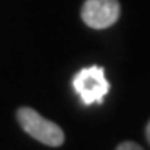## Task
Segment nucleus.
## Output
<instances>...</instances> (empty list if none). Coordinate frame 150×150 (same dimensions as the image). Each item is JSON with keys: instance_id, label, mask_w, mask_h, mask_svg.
<instances>
[{"instance_id": "obj_3", "label": "nucleus", "mask_w": 150, "mask_h": 150, "mask_svg": "<svg viewBox=\"0 0 150 150\" xmlns=\"http://www.w3.org/2000/svg\"><path fill=\"white\" fill-rule=\"evenodd\" d=\"M117 0H87L81 6V20L92 29H107L120 18Z\"/></svg>"}, {"instance_id": "obj_4", "label": "nucleus", "mask_w": 150, "mask_h": 150, "mask_svg": "<svg viewBox=\"0 0 150 150\" xmlns=\"http://www.w3.org/2000/svg\"><path fill=\"white\" fill-rule=\"evenodd\" d=\"M117 150H141V145H137L134 141H123L116 146Z\"/></svg>"}, {"instance_id": "obj_1", "label": "nucleus", "mask_w": 150, "mask_h": 150, "mask_svg": "<svg viewBox=\"0 0 150 150\" xmlns=\"http://www.w3.org/2000/svg\"><path fill=\"white\" fill-rule=\"evenodd\" d=\"M16 117L20 127L40 143L47 146H62L65 141V134H63L62 128L42 114H38L31 107H20L16 110Z\"/></svg>"}, {"instance_id": "obj_5", "label": "nucleus", "mask_w": 150, "mask_h": 150, "mask_svg": "<svg viewBox=\"0 0 150 150\" xmlns=\"http://www.w3.org/2000/svg\"><path fill=\"white\" fill-rule=\"evenodd\" d=\"M145 134H146V141L150 143V121H148V125H146V130H145Z\"/></svg>"}, {"instance_id": "obj_2", "label": "nucleus", "mask_w": 150, "mask_h": 150, "mask_svg": "<svg viewBox=\"0 0 150 150\" xmlns=\"http://www.w3.org/2000/svg\"><path fill=\"white\" fill-rule=\"evenodd\" d=\"M72 87L81 98L83 105L103 103V98L109 92L110 85L105 78V69L92 65L78 71V74L72 78Z\"/></svg>"}]
</instances>
